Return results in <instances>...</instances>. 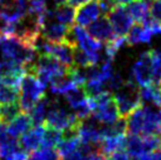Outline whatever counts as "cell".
Returning <instances> with one entry per match:
<instances>
[{
  "mask_svg": "<svg viewBox=\"0 0 161 160\" xmlns=\"http://www.w3.org/2000/svg\"><path fill=\"white\" fill-rule=\"evenodd\" d=\"M45 87L46 86L38 79L36 74L25 72L20 81L19 95V105L21 111L27 113L31 111L36 102L45 97Z\"/></svg>",
  "mask_w": 161,
  "mask_h": 160,
  "instance_id": "cell-1",
  "label": "cell"
},
{
  "mask_svg": "<svg viewBox=\"0 0 161 160\" xmlns=\"http://www.w3.org/2000/svg\"><path fill=\"white\" fill-rule=\"evenodd\" d=\"M139 89H140V86L135 83L133 78H130L126 80L125 85L120 89L115 91L114 100L116 102V107L120 117L127 118L132 112L142 105Z\"/></svg>",
  "mask_w": 161,
  "mask_h": 160,
  "instance_id": "cell-2",
  "label": "cell"
},
{
  "mask_svg": "<svg viewBox=\"0 0 161 160\" xmlns=\"http://www.w3.org/2000/svg\"><path fill=\"white\" fill-rule=\"evenodd\" d=\"M0 51L5 59L13 60L24 67L34 61L36 53V49L24 44L14 36L5 37L4 40L0 43Z\"/></svg>",
  "mask_w": 161,
  "mask_h": 160,
  "instance_id": "cell-3",
  "label": "cell"
},
{
  "mask_svg": "<svg viewBox=\"0 0 161 160\" xmlns=\"http://www.w3.org/2000/svg\"><path fill=\"white\" fill-rule=\"evenodd\" d=\"M81 120L74 114L68 113L57 100L49 102V108L46 116L45 125L60 129L63 132L64 129H68L69 126L80 124Z\"/></svg>",
  "mask_w": 161,
  "mask_h": 160,
  "instance_id": "cell-4",
  "label": "cell"
},
{
  "mask_svg": "<svg viewBox=\"0 0 161 160\" xmlns=\"http://www.w3.org/2000/svg\"><path fill=\"white\" fill-rule=\"evenodd\" d=\"M153 53L154 49L140 54V58L132 67V78L141 87L152 83Z\"/></svg>",
  "mask_w": 161,
  "mask_h": 160,
  "instance_id": "cell-5",
  "label": "cell"
},
{
  "mask_svg": "<svg viewBox=\"0 0 161 160\" xmlns=\"http://www.w3.org/2000/svg\"><path fill=\"white\" fill-rule=\"evenodd\" d=\"M115 34L120 38H126L132 26V18L124 5L115 4L106 14Z\"/></svg>",
  "mask_w": 161,
  "mask_h": 160,
  "instance_id": "cell-6",
  "label": "cell"
},
{
  "mask_svg": "<svg viewBox=\"0 0 161 160\" xmlns=\"http://www.w3.org/2000/svg\"><path fill=\"white\" fill-rule=\"evenodd\" d=\"M86 31L88 32V34L92 38L98 41H103V43H107L118 37L106 15H103L97 20H94L93 22H91L90 25H87Z\"/></svg>",
  "mask_w": 161,
  "mask_h": 160,
  "instance_id": "cell-7",
  "label": "cell"
},
{
  "mask_svg": "<svg viewBox=\"0 0 161 160\" xmlns=\"http://www.w3.org/2000/svg\"><path fill=\"white\" fill-rule=\"evenodd\" d=\"M101 14V7L99 4V0H91L87 4L82 5L75 9V20L76 25L86 27L91 22L97 20Z\"/></svg>",
  "mask_w": 161,
  "mask_h": 160,
  "instance_id": "cell-8",
  "label": "cell"
},
{
  "mask_svg": "<svg viewBox=\"0 0 161 160\" xmlns=\"http://www.w3.org/2000/svg\"><path fill=\"white\" fill-rule=\"evenodd\" d=\"M44 129H45L44 125H38V126H32L28 131H26L19 140V145L21 147V150L27 153H31L41 147Z\"/></svg>",
  "mask_w": 161,
  "mask_h": 160,
  "instance_id": "cell-9",
  "label": "cell"
},
{
  "mask_svg": "<svg viewBox=\"0 0 161 160\" xmlns=\"http://www.w3.org/2000/svg\"><path fill=\"white\" fill-rule=\"evenodd\" d=\"M73 30L75 33L78 46L85 49L87 53H90L93 57H97L100 60V51H101V44L100 41L95 40L94 38L88 34V32L84 30L82 26L79 25H73Z\"/></svg>",
  "mask_w": 161,
  "mask_h": 160,
  "instance_id": "cell-10",
  "label": "cell"
},
{
  "mask_svg": "<svg viewBox=\"0 0 161 160\" xmlns=\"http://www.w3.org/2000/svg\"><path fill=\"white\" fill-rule=\"evenodd\" d=\"M93 116L101 123V124H111L114 123L119 118V111L116 107V102L114 100V94L113 98L99 105L93 112Z\"/></svg>",
  "mask_w": 161,
  "mask_h": 160,
  "instance_id": "cell-11",
  "label": "cell"
},
{
  "mask_svg": "<svg viewBox=\"0 0 161 160\" xmlns=\"http://www.w3.org/2000/svg\"><path fill=\"white\" fill-rule=\"evenodd\" d=\"M154 32L146 27L141 22H135V25L130 26L125 40L128 45H135L139 43H149Z\"/></svg>",
  "mask_w": 161,
  "mask_h": 160,
  "instance_id": "cell-12",
  "label": "cell"
},
{
  "mask_svg": "<svg viewBox=\"0 0 161 160\" xmlns=\"http://www.w3.org/2000/svg\"><path fill=\"white\" fill-rule=\"evenodd\" d=\"M32 126H33V124H32V119L30 114L27 112H20L18 116L7 125V129L14 138H19L26 131L31 129Z\"/></svg>",
  "mask_w": 161,
  "mask_h": 160,
  "instance_id": "cell-13",
  "label": "cell"
},
{
  "mask_svg": "<svg viewBox=\"0 0 161 160\" xmlns=\"http://www.w3.org/2000/svg\"><path fill=\"white\" fill-rule=\"evenodd\" d=\"M126 134H119V135H112V137H105L99 144V152L103 156H111L112 153L125 150Z\"/></svg>",
  "mask_w": 161,
  "mask_h": 160,
  "instance_id": "cell-14",
  "label": "cell"
},
{
  "mask_svg": "<svg viewBox=\"0 0 161 160\" xmlns=\"http://www.w3.org/2000/svg\"><path fill=\"white\" fill-rule=\"evenodd\" d=\"M127 120V132L130 134L141 135L145 126V106L143 104L139 106L135 111H133L126 118Z\"/></svg>",
  "mask_w": 161,
  "mask_h": 160,
  "instance_id": "cell-15",
  "label": "cell"
},
{
  "mask_svg": "<svg viewBox=\"0 0 161 160\" xmlns=\"http://www.w3.org/2000/svg\"><path fill=\"white\" fill-rule=\"evenodd\" d=\"M139 92L142 104L161 107V89L159 85L151 83L146 86H141Z\"/></svg>",
  "mask_w": 161,
  "mask_h": 160,
  "instance_id": "cell-16",
  "label": "cell"
},
{
  "mask_svg": "<svg viewBox=\"0 0 161 160\" xmlns=\"http://www.w3.org/2000/svg\"><path fill=\"white\" fill-rule=\"evenodd\" d=\"M49 102H51V100H48L46 97H44L33 106L31 111L28 112V114H30L32 119L33 126L45 124L46 116H47V112H48L49 108Z\"/></svg>",
  "mask_w": 161,
  "mask_h": 160,
  "instance_id": "cell-17",
  "label": "cell"
},
{
  "mask_svg": "<svg viewBox=\"0 0 161 160\" xmlns=\"http://www.w3.org/2000/svg\"><path fill=\"white\" fill-rule=\"evenodd\" d=\"M126 9L130 13L132 20H134L135 22L142 24L149 15L148 14V4L146 0H134L127 5Z\"/></svg>",
  "mask_w": 161,
  "mask_h": 160,
  "instance_id": "cell-18",
  "label": "cell"
},
{
  "mask_svg": "<svg viewBox=\"0 0 161 160\" xmlns=\"http://www.w3.org/2000/svg\"><path fill=\"white\" fill-rule=\"evenodd\" d=\"M125 151L130 154L133 159H136L145 153L142 138L138 134H130L126 135L125 141Z\"/></svg>",
  "mask_w": 161,
  "mask_h": 160,
  "instance_id": "cell-19",
  "label": "cell"
},
{
  "mask_svg": "<svg viewBox=\"0 0 161 160\" xmlns=\"http://www.w3.org/2000/svg\"><path fill=\"white\" fill-rule=\"evenodd\" d=\"M80 137L79 135H72V137H63L61 140L57 145L55 150L58 151L61 158L73 153L74 151H78L80 145Z\"/></svg>",
  "mask_w": 161,
  "mask_h": 160,
  "instance_id": "cell-20",
  "label": "cell"
},
{
  "mask_svg": "<svg viewBox=\"0 0 161 160\" xmlns=\"http://www.w3.org/2000/svg\"><path fill=\"white\" fill-rule=\"evenodd\" d=\"M99 58L91 55L85 49L76 46L73 49V65L76 67H88L92 65H97Z\"/></svg>",
  "mask_w": 161,
  "mask_h": 160,
  "instance_id": "cell-21",
  "label": "cell"
},
{
  "mask_svg": "<svg viewBox=\"0 0 161 160\" xmlns=\"http://www.w3.org/2000/svg\"><path fill=\"white\" fill-rule=\"evenodd\" d=\"M64 97H65V100L68 105L74 110L75 107L80 106L81 104L87 100V94L85 93V91L82 89V86H76V87H73L69 91L65 92L64 93Z\"/></svg>",
  "mask_w": 161,
  "mask_h": 160,
  "instance_id": "cell-22",
  "label": "cell"
},
{
  "mask_svg": "<svg viewBox=\"0 0 161 160\" xmlns=\"http://www.w3.org/2000/svg\"><path fill=\"white\" fill-rule=\"evenodd\" d=\"M75 9L71 5L65 4L61 6H57V9L53 11V13L57 20L65 25L72 26V25H74V20H75Z\"/></svg>",
  "mask_w": 161,
  "mask_h": 160,
  "instance_id": "cell-23",
  "label": "cell"
},
{
  "mask_svg": "<svg viewBox=\"0 0 161 160\" xmlns=\"http://www.w3.org/2000/svg\"><path fill=\"white\" fill-rule=\"evenodd\" d=\"M45 129H44V135H42V142H41V147H51V148H55L59 141L63 138V132L60 129H57L54 127L44 125Z\"/></svg>",
  "mask_w": 161,
  "mask_h": 160,
  "instance_id": "cell-24",
  "label": "cell"
},
{
  "mask_svg": "<svg viewBox=\"0 0 161 160\" xmlns=\"http://www.w3.org/2000/svg\"><path fill=\"white\" fill-rule=\"evenodd\" d=\"M20 112L23 111H21V107L19 105V101L1 104L0 105V121L8 125Z\"/></svg>",
  "mask_w": 161,
  "mask_h": 160,
  "instance_id": "cell-25",
  "label": "cell"
},
{
  "mask_svg": "<svg viewBox=\"0 0 161 160\" xmlns=\"http://www.w3.org/2000/svg\"><path fill=\"white\" fill-rule=\"evenodd\" d=\"M19 95H20V87L0 83V105L19 101Z\"/></svg>",
  "mask_w": 161,
  "mask_h": 160,
  "instance_id": "cell-26",
  "label": "cell"
},
{
  "mask_svg": "<svg viewBox=\"0 0 161 160\" xmlns=\"http://www.w3.org/2000/svg\"><path fill=\"white\" fill-rule=\"evenodd\" d=\"M28 160H61V157L55 148L41 147V150H36L30 153Z\"/></svg>",
  "mask_w": 161,
  "mask_h": 160,
  "instance_id": "cell-27",
  "label": "cell"
},
{
  "mask_svg": "<svg viewBox=\"0 0 161 160\" xmlns=\"http://www.w3.org/2000/svg\"><path fill=\"white\" fill-rule=\"evenodd\" d=\"M143 147H145V153H151L160 148L161 135L160 134H148L143 135Z\"/></svg>",
  "mask_w": 161,
  "mask_h": 160,
  "instance_id": "cell-28",
  "label": "cell"
},
{
  "mask_svg": "<svg viewBox=\"0 0 161 160\" xmlns=\"http://www.w3.org/2000/svg\"><path fill=\"white\" fill-rule=\"evenodd\" d=\"M27 11L32 13L39 15L40 19L44 17V14L48 11L47 9V4L45 0H26Z\"/></svg>",
  "mask_w": 161,
  "mask_h": 160,
  "instance_id": "cell-29",
  "label": "cell"
},
{
  "mask_svg": "<svg viewBox=\"0 0 161 160\" xmlns=\"http://www.w3.org/2000/svg\"><path fill=\"white\" fill-rule=\"evenodd\" d=\"M148 14L158 26L161 27V0H149Z\"/></svg>",
  "mask_w": 161,
  "mask_h": 160,
  "instance_id": "cell-30",
  "label": "cell"
},
{
  "mask_svg": "<svg viewBox=\"0 0 161 160\" xmlns=\"http://www.w3.org/2000/svg\"><path fill=\"white\" fill-rule=\"evenodd\" d=\"M125 80L121 77V74L119 73H112V76L109 77V79L107 81V87L111 91H118L124 85H125Z\"/></svg>",
  "mask_w": 161,
  "mask_h": 160,
  "instance_id": "cell-31",
  "label": "cell"
},
{
  "mask_svg": "<svg viewBox=\"0 0 161 160\" xmlns=\"http://www.w3.org/2000/svg\"><path fill=\"white\" fill-rule=\"evenodd\" d=\"M107 158L108 160H133V158L125 150H119V151L112 153L111 156H108Z\"/></svg>",
  "mask_w": 161,
  "mask_h": 160,
  "instance_id": "cell-32",
  "label": "cell"
},
{
  "mask_svg": "<svg viewBox=\"0 0 161 160\" xmlns=\"http://www.w3.org/2000/svg\"><path fill=\"white\" fill-rule=\"evenodd\" d=\"M81 160H108V158L100 152H93V153L87 154V156H82Z\"/></svg>",
  "mask_w": 161,
  "mask_h": 160,
  "instance_id": "cell-33",
  "label": "cell"
},
{
  "mask_svg": "<svg viewBox=\"0 0 161 160\" xmlns=\"http://www.w3.org/2000/svg\"><path fill=\"white\" fill-rule=\"evenodd\" d=\"M88 1H91V0H67V4L73 6L74 9H78V7H80L82 5L87 4Z\"/></svg>",
  "mask_w": 161,
  "mask_h": 160,
  "instance_id": "cell-34",
  "label": "cell"
},
{
  "mask_svg": "<svg viewBox=\"0 0 161 160\" xmlns=\"http://www.w3.org/2000/svg\"><path fill=\"white\" fill-rule=\"evenodd\" d=\"M152 160H161V150H157V151L152 152Z\"/></svg>",
  "mask_w": 161,
  "mask_h": 160,
  "instance_id": "cell-35",
  "label": "cell"
},
{
  "mask_svg": "<svg viewBox=\"0 0 161 160\" xmlns=\"http://www.w3.org/2000/svg\"><path fill=\"white\" fill-rule=\"evenodd\" d=\"M115 4H119V5H124V6H127V5L132 3V1H134V0H113Z\"/></svg>",
  "mask_w": 161,
  "mask_h": 160,
  "instance_id": "cell-36",
  "label": "cell"
},
{
  "mask_svg": "<svg viewBox=\"0 0 161 160\" xmlns=\"http://www.w3.org/2000/svg\"><path fill=\"white\" fill-rule=\"evenodd\" d=\"M136 160H152V156L149 153H143L142 156L136 158Z\"/></svg>",
  "mask_w": 161,
  "mask_h": 160,
  "instance_id": "cell-37",
  "label": "cell"
},
{
  "mask_svg": "<svg viewBox=\"0 0 161 160\" xmlns=\"http://www.w3.org/2000/svg\"><path fill=\"white\" fill-rule=\"evenodd\" d=\"M53 1L57 6H61V5H65L67 3V0H53Z\"/></svg>",
  "mask_w": 161,
  "mask_h": 160,
  "instance_id": "cell-38",
  "label": "cell"
},
{
  "mask_svg": "<svg viewBox=\"0 0 161 160\" xmlns=\"http://www.w3.org/2000/svg\"><path fill=\"white\" fill-rule=\"evenodd\" d=\"M159 86H160V89H161V83H160V84H159Z\"/></svg>",
  "mask_w": 161,
  "mask_h": 160,
  "instance_id": "cell-39",
  "label": "cell"
},
{
  "mask_svg": "<svg viewBox=\"0 0 161 160\" xmlns=\"http://www.w3.org/2000/svg\"><path fill=\"white\" fill-rule=\"evenodd\" d=\"M160 150H161V142H160Z\"/></svg>",
  "mask_w": 161,
  "mask_h": 160,
  "instance_id": "cell-40",
  "label": "cell"
}]
</instances>
